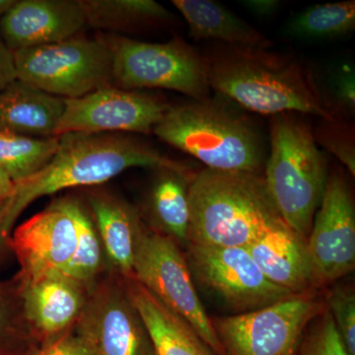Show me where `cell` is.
Here are the masks:
<instances>
[{
    "label": "cell",
    "instance_id": "3",
    "mask_svg": "<svg viewBox=\"0 0 355 355\" xmlns=\"http://www.w3.org/2000/svg\"><path fill=\"white\" fill-rule=\"evenodd\" d=\"M188 244L246 248L286 224L263 174L205 169L189 184Z\"/></svg>",
    "mask_w": 355,
    "mask_h": 355
},
{
    "label": "cell",
    "instance_id": "16",
    "mask_svg": "<svg viewBox=\"0 0 355 355\" xmlns=\"http://www.w3.org/2000/svg\"><path fill=\"white\" fill-rule=\"evenodd\" d=\"M86 25L80 0H16L0 18V35L15 53L72 38Z\"/></svg>",
    "mask_w": 355,
    "mask_h": 355
},
{
    "label": "cell",
    "instance_id": "24",
    "mask_svg": "<svg viewBox=\"0 0 355 355\" xmlns=\"http://www.w3.org/2000/svg\"><path fill=\"white\" fill-rule=\"evenodd\" d=\"M65 198L76 224V246L64 275L76 280L90 292L99 282L104 263V252L87 207L76 198Z\"/></svg>",
    "mask_w": 355,
    "mask_h": 355
},
{
    "label": "cell",
    "instance_id": "13",
    "mask_svg": "<svg viewBox=\"0 0 355 355\" xmlns=\"http://www.w3.org/2000/svg\"><path fill=\"white\" fill-rule=\"evenodd\" d=\"M307 244L320 286L354 270V198L347 181L338 173L328 178Z\"/></svg>",
    "mask_w": 355,
    "mask_h": 355
},
{
    "label": "cell",
    "instance_id": "35",
    "mask_svg": "<svg viewBox=\"0 0 355 355\" xmlns=\"http://www.w3.org/2000/svg\"><path fill=\"white\" fill-rule=\"evenodd\" d=\"M13 193V182L3 172L0 171V228L10 207Z\"/></svg>",
    "mask_w": 355,
    "mask_h": 355
},
{
    "label": "cell",
    "instance_id": "9",
    "mask_svg": "<svg viewBox=\"0 0 355 355\" xmlns=\"http://www.w3.org/2000/svg\"><path fill=\"white\" fill-rule=\"evenodd\" d=\"M324 309L311 294L211 322L224 355H296L304 331Z\"/></svg>",
    "mask_w": 355,
    "mask_h": 355
},
{
    "label": "cell",
    "instance_id": "1",
    "mask_svg": "<svg viewBox=\"0 0 355 355\" xmlns=\"http://www.w3.org/2000/svg\"><path fill=\"white\" fill-rule=\"evenodd\" d=\"M133 167L193 174L188 166L125 133L60 135V146L49 164L14 184L12 202L0 228V245L6 244L22 212L39 198L67 189L99 186Z\"/></svg>",
    "mask_w": 355,
    "mask_h": 355
},
{
    "label": "cell",
    "instance_id": "19",
    "mask_svg": "<svg viewBox=\"0 0 355 355\" xmlns=\"http://www.w3.org/2000/svg\"><path fill=\"white\" fill-rule=\"evenodd\" d=\"M128 297L137 310L155 355H217L195 330L165 307L137 279H123Z\"/></svg>",
    "mask_w": 355,
    "mask_h": 355
},
{
    "label": "cell",
    "instance_id": "21",
    "mask_svg": "<svg viewBox=\"0 0 355 355\" xmlns=\"http://www.w3.org/2000/svg\"><path fill=\"white\" fill-rule=\"evenodd\" d=\"M183 15L191 38L214 40L228 46L270 49L272 42L254 26L212 0H173Z\"/></svg>",
    "mask_w": 355,
    "mask_h": 355
},
{
    "label": "cell",
    "instance_id": "27",
    "mask_svg": "<svg viewBox=\"0 0 355 355\" xmlns=\"http://www.w3.org/2000/svg\"><path fill=\"white\" fill-rule=\"evenodd\" d=\"M314 133L317 144L335 155L342 164L355 176V147L354 130L342 120L326 121Z\"/></svg>",
    "mask_w": 355,
    "mask_h": 355
},
{
    "label": "cell",
    "instance_id": "8",
    "mask_svg": "<svg viewBox=\"0 0 355 355\" xmlns=\"http://www.w3.org/2000/svg\"><path fill=\"white\" fill-rule=\"evenodd\" d=\"M14 55L17 79L57 97L74 99L114 86L111 51L99 38L72 37Z\"/></svg>",
    "mask_w": 355,
    "mask_h": 355
},
{
    "label": "cell",
    "instance_id": "20",
    "mask_svg": "<svg viewBox=\"0 0 355 355\" xmlns=\"http://www.w3.org/2000/svg\"><path fill=\"white\" fill-rule=\"evenodd\" d=\"M64 107V98L17 79L0 92V130L26 137H55Z\"/></svg>",
    "mask_w": 355,
    "mask_h": 355
},
{
    "label": "cell",
    "instance_id": "17",
    "mask_svg": "<svg viewBox=\"0 0 355 355\" xmlns=\"http://www.w3.org/2000/svg\"><path fill=\"white\" fill-rule=\"evenodd\" d=\"M266 279L294 295H311L320 287L307 239L287 224L246 247Z\"/></svg>",
    "mask_w": 355,
    "mask_h": 355
},
{
    "label": "cell",
    "instance_id": "11",
    "mask_svg": "<svg viewBox=\"0 0 355 355\" xmlns=\"http://www.w3.org/2000/svg\"><path fill=\"white\" fill-rule=\"evenodd\" d=\"M55 137L67 133H153L170 105L139 90L108 86L64 99Z\"/></svg>",
    "mask_w": 355,
    "mask_h": 355
},
{
    "label": "cell",
    "instance_id": "34",
    "mask_svg": "<svg viewBox=\"0 0 355 355\" xmlns=\"http://www.w3.org/2000/svg\"><path fill=\"white\" fill-rule=\"evenodd\" d=\"M240 3L250 13L261 18L270 17L282 6L279 0H242Z\"/></svg>",
    "mask_w": 355,
    "mask_h": 355
},
{
    "label": "cell",
    "instance_id": "5",
    "mask_svg": "<svg viewBox=\"0 0 355 355\" xmlns=\"http://www.w3.org/2000/svg\"><path fill=\"white\" fill-rule=\"evenodd\" d=\"M263 176L282 219L308 239L328 182V167L314 133L295 114L272 116Z\"/></svg>",
    "mask_w": 355,
    "mask_h": 355
},
{
    "label": "cell",
    "instance_id": "31",
    "mask_svg": "<svg viewBox=\"0 0 355 355\" xmlns=\"http://www.w3.org/2000/svg\"><path fill=\"white\" fill-rule=\"evenodd\" d=\"M26 328L19 297L14 284H0V343Z\"/></svg>",
    "mask_w": 355,
    "mask_h": 355
},
{
    "label": "cell",
    "instance_id": "4",
    "mask_svg": "<svg viewBox=\"0 0 355 355\" xmlns=\"http://www.w3.org/2000/svg\"><path fill=\"white\" fill-rule=\"evenodd\" d=\"M153 133L214 171L261 174L265 164V146L254 125L210 98L170 107Z\"/></svg>",
    "mask_w": 355,
    "mask_h": 355
},
{
    "label": "cell",
    "instance_id": "32",
    "mask_svg": "<svg viewBox=\"0 0 355 355\" xmlns=\"http://www.w3.org/2000/svg\"><path fill=\"white\" fill-rule=\"evenodd\" d=\"M35 355H96V352L91 340L76 324L62 335L46 342Z\"/></svg>",
    "mask_w": 355,
    "mask_h": 355
},
{
    "label": "cell",
    "instance_id": "28",
    "mask_svg": "<svg viewBox=\"0 0 355 355\" xmlns=\"http://www.w3.org/2000/svg\"><path fill=\"white\" fill-rule=\"evenodd\" d=\"M328 310L349 355H355V294L354 287L338 286L327 296Z\"/></svg>",
    "mask_w": 355,
    "mask_h": 355
},
{
    "label": "cell",
    "instance_id": "25",
    "mask_svg": "<svg viewBox=\"0 0 355 355\" xmlns=\"http://www.w3.org/2000/svg\"><path fill=\"white\" fill-rule=\"evenodd\" d=\"M58 146L60 137H26L0 130V171L18 183L46 167Z\"/></svg>",
    "mask_w": 355,
    "mask_h": 355
},
{
    "label": "cell",
    "instance_id": "6",
    "mask_svg": "<svg viewBox=\"0 0 355 355\" xmlns=\"http://www.w3.org/2000/svg\"><path fill=\"white\" fill-rule=\"evenodd\" d=\"M113 60V84L125 90L166 89L193 101L209 99L210 86L203 57L184 39L147 43L119 36H100Z\"/></svg>",
    "mask_w": 355,
    "mask_h": 355
},
{
    "label": "cell",
    "instance_id": "10",
    "mask_svg": "<svg viewBox=\"0 0 355 355\" xmlns=\"http://www.w3.org/2000/svg\"><path fill=\"white\" fill-rule=\"evenodd\" d=\"M188 245L193 277L232 309L251 312L299 296L266 279L246 248Z\"/></svg>",
    "mask_w": 355,
    "mask_h": 355
},
{
    "label": "cell",
    "instance_id": "7",
    "mask_svg": "<svg viewBox=\"0 0 355 355\" xmlns=\"http://www.w3.org/2000/svg\"><path fill=\"white\" fill-rule=\"evenodd\" d=\"M133 279L187 322L217 355H224L184 254L171 238L141 222L135 242Z\"/></svg>",
    "mask_w": 355,
    "mask_h": 355
},
{
    "label": "cell",
    "instance_id": "22",
    "mask_svg": "<svg viewBox=\"0 0 355 355\" xmlns=\"http://www.w3.org/2000/svg\"><path fill=\"white\" fill-rule=\"evenodd\" d=\"M158 177L149 195V214L154 229L175 242L189 243V184L195 174L156 170Z\"/></svg>",
    "mask_w": 355,
    "mask_h": 355
},
{
    "label": "cell",
    "instance_id": "33",
    "mask_svg": "<svg viewBox=\"0 0 355 355\" xmlns=\"http://www.w3.org/2000/svg\"><path fill=\"white\" fill-rule=\"evenodd\" d=\"M17 80L15 55L0 35V92Z\"/></svg>",
    "mask_w": 355,
    "mask_h": 355
},
{
    "label": "cell",
    "instance_id": "18",
    "mask_svg": "<svg viewBox=\"0 0 355 355\" xmlns=\"http://www.w3.org/2000/svg\"><path fill=\"white\" fill-rule=\"evenodd\" d=\"M87 202L104 256L114 275L132 279L135 242L142 222L139 212L125 200L105 191H89Z\"/></svg>",
    "mask_w": 355,
    "mask_h": 355
},
{
    "label": "cell",
    "instance_id": "15",
    "mask_svg": "<svg viewBox=\"0 0 355 355\" xmlns=\"http://www.w3.org/2000/svg\"><path fill=\"white\" fill-rule=\"evenodd\" d=\"M13 284L26 328L46 343L73 328L88 300L87 289L64 273Z\"/></svg>",
    "mask_w": 355,
    "mask_h": 355
},
{
    "label": "cell",
    "instance_id": "36",
    "mask_svg": "<svg viewBox=\"0 0 355 355\" xmlns=\"http://www.w3.org/2000/svg\"><path fill=\"white\" fill-rule=\"evenodd\" d=\"M15 2L16 0H0V18L10 10Z\"/></svg>",
    "mask_w": 355,
    "mask_h": 355
},
{
    "label": "cell",
    "instance_id": "12",
    "mask_svg": "<svg viewBox=\"0 0 355 355\" xmlns=\"http://www.w3.org/2000/svg\"><path fill=\"white\" fill-rule=\"evenodd\" d=\"M77 326L92 343L96 355H155L144 321L119 275L98 282L89 292Z\"/></svg>",
    "mask_w": 355,
    "mask_h": 355
},
{
    "label": "cell",
    "instance_id": "23",
    "mask_svg": "<svg viewBox=\"0 0 355 355\" xmlns=\"http://www.w3.org/2000/svg\"><path fill=\"white\" fill-rule=\"evenodd\" d=\"M86 24L95 29L128 32L170 24L173 15L154 0H80Z\"/></svg>",
    "mask_w": 355,
    "mask_h": 355
},
{
    "label": "cell",
    "instance_id": "2",
    "mask_svg": "<svg viewBox=\"0 0 355 355\" xmlns=\"http://www.w3.org/2000/svg\"><path fill=\"white\" fill-rule=\"evenodd\" d=\"M268 50L217 46L203 57L210 89L254 113L338 120L309 69L296 58Z\"/></svg>",
    "mask_w": 355,
    "mask_h": 355
},
{
    "label": "cell",
    "instance_id": "26",
    "mask_svg": "<svg viewBox=\"0 0 355 355\" xmlns=\"http://www.w3.org/2000/svg\"><path fill=\"white\" fill-rule=\"evenodd\" d=\"M292 38L323 41L343 38L355 30V2H334L308 7L287 24Z\"/></svg>",
    "mask_w": 355,
    "mask_h": 355
},
{
    "label": "cell",
    "instance_id": "29",
    "mask_svg": "<svg viewBox=\"0 0 355 355\" xmlns=\"http://www.w3.org/2000/svg\"><path fill=\"white\" fill-rule=\"evenodd\" d=\"M313 322L299 355H349L328 308Z\"/></svg>",
    "mask_w": 355,
    "mask_h": 355
},
{
    "label": "cell",
    "instance_id": "30",
    "mask_svg": "<svg viewBox=\"0 0 355 355\" xmlns=\"http://www.w3.org/2000/svg\"><path fill=\"white\" fill-rule=\"evenodd\" d=\"M330 94L326 97L336 118L352 116L355 111V76L354 69L343 67L330 81Z\"/></svg>",
    "mask_w": 355,
    "mask_h": 355
},
{
    "label": "cell",
    "instance_id": "14",
    "mask_svg": "<svg viewBox=\"0 0 355 355\" xmlns=\"http://www.w3.org/2000/svg\"><path fill=\"white\" fill-rule=\"evenodd\" d=\"M6 245L20 265L15 282L64 273L76 246V224L67 198H55L46 209L14 227Z\"/></svg>",
    "mask_w": 355,
    "mask_h": 355
}]
</instances>
